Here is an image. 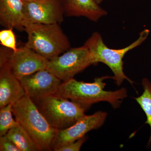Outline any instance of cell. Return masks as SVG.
Returning a JSON list of instances; mask_svg holds the SVG:
<instances>
[{"instance_id": "cell-15", "label": "cell", "mask_w": 151, "mask_h": 151, "mask_svg": "<svg viewBox=\"0 0 151 151\" xmlns=\"http://www.w3.org/2000/svg\"><path fill=\"white\" fill-rule=\"evenodd\" d=\"M142 85L144 90L143 93L135 99L145 114V124H148L150 127V135L147 145L149 147L151 143V82L148 78H145L142 80Z\"/></svg>"}, {"instance_id": "cell-18", "label": "cell", "mask_w": 151, "mask_h": 151, "mask_svg": "<svg viewBox=\"0 0 151 151\" xmlns=\"http://www.w3.org/2000/svg\"><path fill=\"white\" fill-rule=\"evenodd\" d=\"M0 151H21L6 134L0 136Z\"/></svg>"}, {"instance_id": "cell-6", "label": "cell", "mask_w": 151, "mask_h": 151, "mask_svg": "<svg viewBox=\"0 0 151 151\" xmlns=\"http://www.w3.org/2000/svg\"><path fill=\"white\" fill-rule=\"evenodd\" d=\"M92 65L89 50L84 45L70 48L61 55L48 60L46 70L65 82Z\"/></svg>"}, {"instance_id": "cell-4", "label": "cell", "mask_w": 151, "mask_h": 151, "mask_svg": "<svg viewBox=\"0 0 151 151\" xmlns=\"http://www.w3.org/2000/svg\"><path fill=\"white\" fill-rule=\"evenodd\" d=\"M59 24L24 23L27 35L24 45L48 60L64 53L70 44Z\"/></svg>"}, {"instance_id": "cell-7", "label": "cell", "mask_w": 151, "mask_h": 151, "mask_svg": "<svg viewBox=\"0 0 151 151\" xmlns=\"http://www.w3.org/2000/svg\"><path fill=\"white\" fill-rule=\"evenodd\" d=\"M108 113L98 111L91 115H85L72 126L63 130H57L52 143V151L60 148L85 137L90 131L97 129L105 123Z\"/></svg>"}, {"instance_id": "cell-13", "label": "cell", "mask_w": 151, "mask_h": 151, "mask_svg": "<svg viewBox=\"0 0 151 151\" xmlns=\"http://www.w3.org/2000/svg\"><path fill=\"white\" fill-rule=\"evenodd\" d=\"M23 0H0V24L6 28L24 31Z\"/></svg>"}, {"instance_id": "cell-5", "label": "cell", "mask_w": 151, "mask_h": 151, "mask_svg": "<svg viewBox=\"0 0 151 151\" xmlns=\"http://www.w3.org/2000/svg\"><path fill=\"white\" fill-rule=\"evenodd\" d=\"M49 124L58 130L70 127L89 108L55 94L32 101Z\"/></svg>"}, {"instance_id": "cell-20", "label": "cell", "mask_w": 151, "mask_h": 151, "mask_svg": "<svg viewBox=\"0 0 151 151\" xmlns=\"http://www.w3.org/2000/svg\"><path fill=\"white\" fill-rule=\"evenodd\" d=\"M95 1H96L98 3V4H100V3H101V2H102V1H103V0H95Z\"/></svg>"}, {"instance_id": "cell-3", "label": "cell", "mask_w": 151, "mask_h": 151, "mask_svg": "<svg viewBox=\"0 0 151 151\" xmlns=\"http://www.w3.org/2000/svg\"><path fill=\"white\" fill-rule=\"evenodd\" d=\"M150 32L149 29H144L140 33L137 39L129 46L120 49H114L108 47L101 35L95 32L84 45L89 50L93 65L102 63L111 69L114 74L113 79L117 86H120L124 80H127L132 85L134 82L124 73L123 58L127 52L141 45L147 39Z\"/></svg>"}, {"instance_id": "cell-8", "label": "cell", "mask_w": 151, "mask_h": 151, "mask_svg": "<svg viewBox=\"0 0 151 151\" xmlns=\"http://www.w3.org/2000/svg\"><path fill=\"white\" fill-rule=\"evenodd\" d=\"M64 16L62 0L24 1L23 23L60 24Z\"/></svg>"}, {"instance_id": "cell-17", "label": "cell", "mask_w": 151, "mask_h": 151, "mask_svg": "<svg viewBox=\"0 0 151 151\" xmlns=\"http://www.w3.org/2000/svg\"><path fill=\"white\" fill-rule=\"evenodd\" d=\"M0 43L3 47L10 49L14 52L18 50L13 29L6 28L0 31Z\"/></svg>"}, {"instance_id": "cell-2", "label": "cell", "mask_w": 151, "mask_h": 151, "mask_svg": "<svg viewBox=\"0 0 151 151\" xmlns=\"http://www.w3.org/2000/svg\"><path fill=\"white\" fill-rule=\"evenodd\" d=\"M12 109L15 120L40 151H52V143L58 130L49 124L31 99L25 95L13 104Z\"/></svg>"}, {"instance_id": "cell-1", "label": "cell", "mask_w": 151, "mask_h": 151, "mask_svg": "<svg viewBox=\"0 0 151 151\" xmlns=\"http://www.w3.org/2000/svg\"><path fill=\"white\" fill-rule=\"evenodd\" d=\"M113 77L105 76L94 79L91 83L78 81L74 78L62 82L56 93L60 96L89 108L94 103L107 102L114 109L119 108L122 100L127 97V89L122 88L114 91L104 89L105 80Z\"/></svg>"}, {"instance_id": "cell-19", "label": "cell", "mask_w": 151, "mask_h": 151, "mask_svg": "<svg viewBox=\"0 0 151 151\" xmlns=\"http://www.w3.org/2000/svg\"><path fill=\"white\" fill-rule=\"evenodd\" d=\"M86 139V137L79 139L73 143L68 144L67 145L63 147L58 149L57 151H80L81 146Z\"/></svg>"}, {"instance_id": "cell-10", "label": "cell", "mask_w": 151, "mask_h": 151, "mask_svg": "<svg viewBox=\"0 0 151 151\" xmlns=\"http://www.w3.org/2000/svg\"><path fill=\"white\" fill-rule=\"evenodd\" d=\"M25 95L32 101L56 94L62 81L46 69L39 70L19 80Z\"/></svg>"}, {"instance_id": "cell-11", "label": "cell", "mask_w": 151, "mask_h": 151, "mask_svg": "<svg viewBox=\"0 0 151 151\" xmlns=\"http://www.w3.org/2000/svg\"><path fill=\"white\" fill-rule=\"evenodd\" d=\"M25 95L19 80L6 63L0 65V108L14 104Z\"/></svg>"}, {"instance_id": "cell-14", "label": "cell", "mask_w": 151, "mask_h": 151, "mask_svg": "<svg viewBox=\"0 0 151 151\" xmlns=\"http://www.w3.org/2000/svg\"><path fill=\"white\" fill-rule=\"evenodd\" d=\"M6 134L21 151H40L37 146L19 124L9 130Z\"/></svg>"}, {"instance_id": "cell-9", "label": "cell", "mask_w": 151, "mask_h": 151, "mask_svg": "<svg viewBox=\"0 0 151 151\" xmlns=\"http://www.w3.org/2000/svg\"><path fill=\"white\" fill-rule=\"evenodd\" d=\"M48 60L24 45L17 51L12 50L5 62L11 71L20 80L39 70L46 69Z\"/></svg>"}, {"instance_id": "cell-21", "label": "cell", "mask_w": 151, "mask_h": 151, "mask_svg": "<svg viewBox=\"0 0 151 151\" xmlns=\"http://www.w3.org/2000/svg\"><path fill=\"white\" fill-rule=\"evenodd\" d=\"M23 1H24L25 2H30L32 1H37V0H23Z\"/></svg>"}, {"instance_id": "cell-12", "label": "cell", "mask_w": 151, "mask_h": 151, "mask_svg": "<svg viewBox=\"0 0 151 151\" xmlns=\"http://www.w3.org/2000/svg\"><path fill=\"white\" fill-rule=\"evenodd\" d=\"M65 16L83 17L92 22L98 21L107 14L95 0H62Z\"/></svg>"}, {"instance_id": "cell-16", "label": "cell", "mask_w": 151, "mask_h": 151, "mask_svg": "<svg viewBox=\"0 0 151 151\" xmlns=\"http://www.w3.org/2000/svg\"><path fill=\"white\" fill-rule=\"evenodd\" d=\"M12 105L9 104L0 108V136L6 134L9 130L19 124L13 117Z\"/></svg>"}]
</instances>
